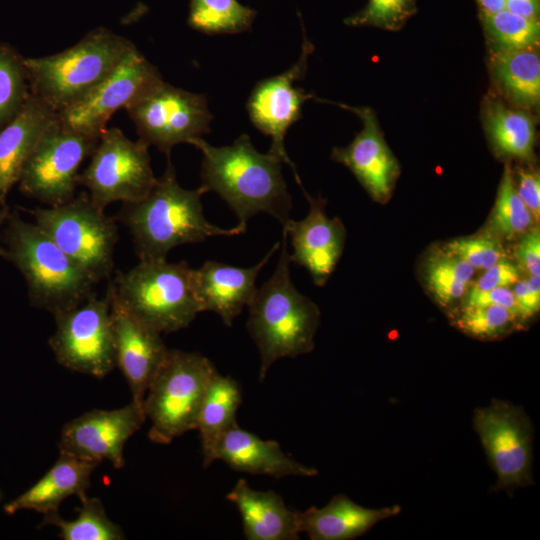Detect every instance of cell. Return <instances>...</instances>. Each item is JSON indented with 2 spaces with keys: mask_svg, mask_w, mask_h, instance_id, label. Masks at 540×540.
<instances>
[{
  "mask_svg": "<svg viewBox=\"0 0 540 540\" xmlns=\"http://www.w3.org/2000/svg\"><path fill=\"white\" fill-rule=\"evenodd\" d=\"M203 155V193H217L247 227L254 215L266 213L282 227L290 219L292 199L282 176V161L267 152L260 153L248 135L242 134L231 145L215 147L202 138L192 143Z\"/></svg>",
  "mask_w": 540,
  "mask_h": 540,
  "instance_id": "cell-1",
  "label": "cell"
},
{
  "mask_svg": "<svg viewBox=\"0 0 540 540\" xmlns=\"http://www.w3.org/2000/svg\"><path fill=\"white\" fill-rule=\"evenodd\" d=\"M167 158L164 174L156 178L148 194L136 202L123 203L115 218L129 229L139 260L165 259L174 247L246 231L247 227L238 224L224 229L208 222L201 202L203 191L181 187Z\"/></svg>",
  "mask_w": 540,
  "mask_h": 540,
  "instance_id": "cell-2",
  "label": "cell"
},
{
  "mask_svg": "<svg viewBox=\"0 0 540 540\" xmlns=\"http://www.w3.org/2000/svg\"><path fill=\"white\" fill-rule=\"evenodd\" d=\"M287 234L272 276L257 288L249 308L247 331L260 354L259 379L281 358H295L314 348L319 325L317 306L291 281Z\"/></svg>",
  "mask_w": 540,
  "mask_h": 540,
  "instance_id": "cell-3",
  "label": "cell"
},
{
  "mask_svg": "<svg viewBox=\"0 0 540 540\" xmlns=\"http://www.w3.org/2000/svg\"><path fill=\"white\" fill-rule=\"evenodd\" d=\"M3 258L23 275L30 303L53 316L88 299L97 284L35 223L9 212Z\"/></svg>",
  "mask_w": 540,
  "mask_h": 540,
  "instance_id": "cell-4",
  "label": "cell"
},
{
  "mask_svg": "<svg viewBox=\"0 0 540 540\" xmlns=\"http://www.w3.org/2000/svg\"><path fill=\"white\" fill-rule=\"evenodd\" d=\"M134 48L126 37L94 28L66 50L24 59L30 93L57 114L92 91Z\"/></svg>",
  "mask_w": 540,
  "mask_h": 540,
  "instance_id": "cell-5",
  "label": "cell"
},
{
  "mask_svg": "<svg viewBox=\"0 0 540 540\" xmlns=\"http://www.w3.org/2000/svg\"><path fill=\"white\" fill-rule=\"evenodd\" d=\"M192 272L186 261L139 260L129 271L117 273L107 293L111 300L156 331L176 332L202 312Z\"/></svg>",
  "mask_w": 540,
  "mask_h": 540,
  "instance_id": "cell-6",
  "label": "cell"
},
{
  "mask_svg": "<svg viewBox=\"0 0 540 540\" xmlns=\"http://www.w3.org/2000/svg\"><path fill=\"white\" fill-rule=\"evenodd\" d=\"M216 372L213 363L199 353L168 350L143 402L145 417L151 422L150 441L169 444L196 429L206 389Z\"/></svg>",
  "mask_w": 540,
  "mask_h": 540,
  "instance_id": "cell-7",
  "label": "cell"
},
{
  "mask_svg": "<svg viewBox=\"0 0 540 540\" xmlns=\"http://www.w3.org/2000/svg\"><path fill=\"white\" fill-rule=\"evenodd\" d=\"M28 212L35 224L94 281L110 277L118 240L116 220L96 206L87 192L64 204Z\"/></svg>",
  "mask_w": 540,
  "mask_h": 540,
  "instance_id": "cell-8",
  "label": "cell"
},
{
  "mask_svg": "<svg viewBox=\"0 0 540 540\" xmlns=\"http://www.w3.org/2000/svg\"><path fill=\"white\" fill-rule=\"evenodd\" d=\"M149 146L129 139L119 128H106L78 176L92 202L101 209L121 201L136 202L145 197L156 181Z\"/></svg>",
  "mask_w": 540,
  "mask_h": 540,
  "instance_id": "cell-9",
  "label": "cell"
},
{
  "mask_svg": "<svg viewBox=\"0 0 540 540\" xmlns=\"http://www.w3.org/2000/svg\"><path fill=\"white\" fill-rule=\"evenodd\" d=\"M98 141L63 126L55 115L23 167L19 190L49 207L70 201L79 184V168Z\"/></svg>",
  "mask_w": 540,
  "mask_h": 540,
  "instance_id": "cell-10",
  "label": "cell"
},
{
  "mask_svg": "<svg viewBox=\"0 0 540 540\" xmlns=\"http://www.w3.org/2000/svg\"><path fill=\"white\" fill-rule=\"evenodd\" d=\"M56 328L49 339L63 367L103 378L116 367L114 332L108 294H92L83 303L54 316Z\"/></svg>",
  "mask_w": 540,
  "mask_h": 540,
  "instance_id": "cell-11",
  "label": "cell"
},
{
  "mask_svg": "<svg viewBox=\"0 0 540 540\" xmlns=\"http://www.w3.org/2000/svg\"><path fill=\"white\" fill-rule=\"evenodd\" d=\"M473 428L497 476L494 491L511 493L517 488L534 484V429L522 407L493 399L489 405L474 411Z\"/></svg>",
  "mask_w": 540,
  "mask_h": 540,
  "instance_id": "cell-12",
  "label": "cell"
},
{
  "mask_svg": "<svg viewBox=\"0 0 540 540\" xmlns=\"http://www.w3.org/2000/svg\"><path fill=\"white\" fill-rule=\"evenodd\" d=\"M125 110L136 127L139 140L155 146L167 157L174 146L191 144L208 134L213 119L203 94L164 81Z\"/></svg>",
  "mask_w": 540,
  "mask_h": 540,
  "instance_id": "cell-13",
  "label": "cell"
},
{
  "mask_svg": "<svg viewBox=\"0 0 540 540\" xmlns=\"http://www.w3.org/2000/svg\"><path fill=\"white\" fill-rule=\"evenodd\" d=\"M163 81L157 67L134 48L85 97L56 114L65 127L99 138L111 116L126 109Z\"/></svg>",
  "mask_w": 540,
  "mask_h": 540,
  "instance_id": "cell-14",
  "label": "cell"
},
{
  "mask_svg": "<svg viewBox=\"0 0 540 540\" xmlns=\"http://www.w3.org/2000/svg\"><path fill=\"white\" fill-rule=\"evenodd\" d=\"M312 51L313 45L304 34L301 54L295 64L279 75L259 81L246 104L253 125L271 138L268 152L292 168L300 186V178L286 152L284 140L288 129L301 118L304 102L312 98L311 94L295 86V82L306 73Z\"/></svg>",
  "mask_w": 540,
  "mask_h": 540,
  "instance_id": "cell-15",
  "label": "cell"
},
{
  "mask_svg": "<svg viewBox=\"0 0 540 540\" xmlns=\"http://www.w3.org/2000/svg\"><path fill=\"white\" fill-rule=\"evenodd\" d=\"M146 420L134 402L112 409H93L67 422L60 434L59 453L98 462L109 461L115 469L125 465L123 451L128 439Z\"/></svg>",
  "mask_w": 540,
  "mask_h": 540,
  "instance_id": "cell-16",
  "label": "cell"
},
{
  "mask_svg": "<svg viewBox=\"0 0 540 540\" xmlns=\"http://www.w3.org/2000/svg\"><path fill=\"white\" fill-rule=\"evenodd\" d=\"M109 299L116 366L129 385L132 402L143 409L147 389L169 349L160 332L136 319L110 297Z\"/></svg>",
  "mask_w": 540,
  "mask_h": 540,
  "instance_id": "cell-17",
  "label": "cell"
},
{
  "mask_svg": "<svg viewBox=\"0 0 540 540\" xmlns=\"http://www.w3.org/2000/svg\"><path fill=\"white\" fill-rule=\"evenodd\" d=\"M310 209L307 216L295 221L289 219L283 231L290 238L293 252L290 261L304 267L316 285H323L338 263L345 242L342 222L330 219L324 211V200L312 198L302 189Z\"/></svg>",
  "mask_w": 540,
  "mask_h": 540,
  "instance_id": "cell-18",
  "label": "cell"
},
{
  "mask_svg": "<svg viewBox=\"0 0 540 540\" xmlns=\"http://www.w3.org/2000/svg\"><path fill=\"white\" fill-rule=\"evenodd\" d=\"M338 105L357 114L363 128L348 146L335 147L332 158L348 167L374 200L385 202L394 188L399 166L384 141L376 115L369 108Z\"/></svg>",
  "mask_w": 540,
  "mask_h": 540,
  "instance_id": "cell-19",
  "label": "cell"
},
{
  "mask_svg": "<svg viewBox=\"0 0 540 540\" xmlns=\"http://www.w3.org/2000/svg\"><path fill=\"white\" fill-rule=\"evenodd\" d=\"M280 247L276 242L256 265L236 267L218 261H206L193 269L192 279L201 311H212L231 327L235 318L251 302L258 274Z\"/></svg>",
  "mask_w": 540,
  "mask_h": 540,
  "instance_id": "cell-20",
  "label": "cell"
},
{
  "mask_svg": "<svg viewBox=\"0 0 540 540\" xmlns=\"http://www.w3.org/2000/svg\"><path fill=\"white\" fill-rule=\"evenodd\" d=\"M215 457L233 470L276 479L286 476L311 477L318 474L314 467L306 466L285 454L276 441L263 440L238 424L223 435L217 445Z\"/></svg>",
  "mask_w": 540,
  "mask_h": 540,
  "instance_id": "cell-21",
  "label": "cell"
},
{
  "mask_svg": "<svg viewBox=\"0 0 540 540\" xmlns=\"http://www.w3.org/2000/svg\"><path fill=\"white\" fill-rule=\"evenodd\" d=\"M294 512L298 531L307 533L311 540H350L362 536L377 523L397 516L401 507L366 508L345 494H337L322 508Z\"/></svg>",
  "mask_w": 540,
  "mask_h": 540,
  "instance_id": "cell-22",
  "label": "cell"
},
{
  "mask_svg": "<svg viewBox=\"0 0 540 540\" xmlns=\"http://www.w3.org/2000/svg\"><path fill=\"white\" fill-rule=\"evenodd\" d=\"M55 115L30 93L20 111L0 128V207H7L9 191Z\"/></svg>",
  "mask_w": 540,
  "mask_h": 540,
  "instance_id": "cell-23",
  "label": "cell"
},
{
  "mask_svg": "<svg viewBox=\"0 0 540 540\" xmlns=\"http://www.w3.org/2000/svg\"><path fill=\"white\" fill-rule=\"evenodd\" d=\"M98 462L59 453L54 465L33 486L5 505L7 514L34 510L43 515L58 512L63 500L70 496H86Z\"/></svg>",
  "mask_w": 540,
  "mask_h": 540,
  "instance_id": "cell-24",
  "label": "cell"
},
{
  "mask_svg": "<svg viewBox=\"0 0 540 540\" xmlns=\"http://www.w3.org/2000/svg\"><path fill=\"white\" fill-rule=\"evenodd\" d=\"M226 498L237 507L241 515L246 539H299L295 512L287 507L276 492L254 490L241 478Z\"/></svg>",
  "mask_w": 540,
  "mask_h": 540,
  "instance_id": "cell-25",
  "label": "cell"
},
{
  "mask_svg": "<svg viewBox=\"0 0 540 540\" xmlns=\"http://www.w3.org/2000/svg\"><path fill=\"white\" fill-rule=\"evenodd\" d=\"M242 402V390L231 376L214 374L206 389L196 429L201 440L203 464L216 460V448L223 435L237 424L236 413Z\"/></svg>",
  "mask_w": 540,
  "mask_h": 540,
  "instance_id": "cell-26",
  "label": "cell"
},
{
  "mask_svg": "<svg viewBox=\"0 0 540 540\" xmlns=\"http://www.w3.org/2000/svg\"><path fill=\"white\" fill-rule=\"evenodd\" d=\"M494 75L505 95L522 108L535 107L540 99V58L536 46L493 50Z\"/></svg>",
  "mask_w": 540,
  "mask_h": 540,
  "instance_id": "cell-27",
  "label": "cell"
},
{
  "mask_svg": "<svg viewBox=\"0 0 540 540\" xmlns=\"http://www.w3.org/2000/svg\"><path fill=\"white\" fill-rule=\"evenodd\" d=\"M484 119L487 133L499 153L523 160L533 158L535 125L527 112L489 101Z\"/></svg>",
  "mask_w": 540,
  "mask_h": 540,
  "instance_id": "cell-28",
  "label": "cell"
},
{
  "mask_svg": "<svg viewBox=\"0 0 540 540\" xmlns=\"http://www.w3.org/2000/svg\"><path fill=\"white\" fill-rule=\"evenodd\" d=\"M78 516L73 520L63 519L58 512L45 514L40 526H54L59 537L64 540H122V528L108 518L100 499L88 497L80 499Z\"/></svg>",
  "mask_w": 540,
  "mask_h": 540,
  "instance_id": "cell-29",
  "label": "cell"
},
{
  "mask_svg": "<svg viewBox=\"0 0 540 540\" xmlns=\"http://www.w3.org/2000/svg\"><path fill=\"white\" fill-rule=\"evenodd\" d=\"M256 11L237 0H190L188 25L212 34H236L248 30Z\"/></svg>",
  "mask_w": 540,
  "mask_h": 540,
  "instance_id": "cell-30",
  "label": "cell"
},
{
  "mask_svg": "<svg viewBox=\"0 0 540 540\" xmlns=\"http://www.w3.org/2000/svg\"><path fill=\"white\" fill-rule=\"evenodd\" d=\"M474 273L466 261L441 249L428 258L425 280L434 299L448 307L467 292Z\"/></svg>",
  "mask_w": 540,
  "mask_h": 540,
  "instance_id": "cell-31",
  "label": "cell"
},
{
  "mask_svg": "<svg viewBox=\"0 0 540 540\" xmlns=\"http://www.w3.org/2000/svg\"><path fill=\"white\" fill-rule=\"evenodd\" d=\"M536 224L530 210L519 197L509 165H506L489 220V232L512 240L527 233Z\"/></svg>",
  "mask_w": 540,
  "mask_h": 540,
  "instance_id": "cell-32",
  "label": "cell"
},
{
  "mask_svg": "<svg viewBox=\"0 0 540 540\" xmlns=\"http://www.w3.org/2000/svg\"><path fill=\"white\" fill-rule=\"evenodd\" d=\"M485 35L493 50H513L537 46L540 25L518 14L502 9L479 14Z\"/></svg>",
  "mask_w": 540,
  "mask_h": 540,
  "instance_id": "cell-33",
  "label": "cell"
},
{
  "mask_svg": "<svg viewBox=\"0 0 540 540\" xmlns=\"http://www.w3.org/2000/svg\"><path fill=\"white\" fill-rule=\"evenodd\" d=\"M24 57L0 42V128L22 108L30 95Z\"/></svg>",
  "mask_w": 540,
  "mask_h": 540,
  "instance_id": "cell-34",
  "label": "cell"
},
{
  "mask_svg": "<svg viewBox=\"0 0 540 540\" xmlns=\"http://www.w3.org/2000/svg\"><path fill=\"white\" fill-rule=\"evenodd\" d=\"M452 325L471 337L494 340L503 337L524 324L508 309L499 305L461 308Z\"/></svg>",
  "mask_w": 540,
  "mask_h": 540,
  "instance_id": "cell-35",
  "label": "cell"
},
{
  "mask_svg": "<svg viewBox=\"0 0 540 540\" xmlns=\"http://www.w3.org/2000/svg\"><path fill=\"white\" fill-rule=\"evenodd\" d=\"M416 12V0H368L362 10L347 17L344 23L395 31L401 29Z\"/></svg>",
  "mask_w": 540,
  "mask_h": 540,
  "instance_id": "cell-36",
  "label": "cell"
},
{
  "mask_svg": "<svg viewBox=\"0 0 540 540\" xmlns=\"http://www.w3.org/2000/svg\"><path fill=\"white\" fill-rule=\"evenodd\" d=\"M442 249L463 259L475 270H486L506 258L499 238L489 231L475 236L454 239Z\"/></svg>",
  "mask_w": 540,
  "mask_h": 540,
  "instance_id": "cell-37",
  "label": "cell"
},
{
  "mask_svg": "<svg viewBox=\"0 0 540 540\" xmlns=\"http://www.w3.org/2000/svg\"><path fill=\"white\" fill-rule=\"evenodd\" d=\"M499 305L514 315L524 324L525 320L522 316L521 309L519 308L512 290L508 287H498L488 291H473L469 290L467 296L464 299L462 308L484 306V305Z\"/></svg>",
  "mask_w": 540,
  "mask_h": 540,
  "instance_id": "cell-38",
  "label": "cell"
},
{
  "mask_svg": "<svg viewBox=\"0 0 540 540\" xmlns=\"http://www.w3.org/2000/svg\"><path fill=\"white\" fill-rule=\"evenodd\" d=\"M519 274V268L504 258L486 269L470 290L481 292L508 287L519 280Z\"/></svg>",
  "mask_w": 540,
  "mask_h": 540,
  "instance_id": "cell-39",
  "label": "cell"
},
{
  "mask_svg": "<svg viewBox=\"0 0 540 540\" xmlns=\"http://www.w3.org/2000/svg\"><path fill=\"white\" fill-rule=\"evenodd\" d=\"M515 189L536 223L540 218V177L536 171L517 168Z\"/></svg>",
  "mask_w": 540,
  "mask_h": 540,
  "instance_id": "cell-40",
  "label": "cell"
},
{
  "mask_svg": "<svg viewBox=\"0 0 540 540\" xmlns=\"http://www.w3.org/2000/svg\"><path fill=\"white\" fill-rule=\"evenodd\" d=\"M515 255L521 267L532 276L540 275V232L533 227L523 236Z\"/></svg>",
  "mask_w": 540,
  "mask_h": 540,
  "instance_id": "cell-41",
  "label": "cell"
},
{
  "mask_svg": "<svg viewBox=\"0 0 540 540\" xmlns=\"http://www.w3.org/2000/svg\"><path fill=\"white\" fill-rule=\"evenodd\" d=\"M513 285L514 288L512 292L526 322L532 318L540 308L539 276L530 275L527 280H518Z\"/></svg>",
  "mask_w": 540,
  "mask_h": 540,
  "instance_id": "cell-42",
  "label": "cell"
},
{
  "mask_svg": "<svg viewBox=\"0 0 540 540\" xmlns=\"http://www.w3.org/2000/svg\"><path fill=\"white\" fill-rule=\"evenodd\" d=\"M503 9L526 19L539 22L540 0H505Z\"/></svg>",
  "mask_w": 540,
  "mask_h": 540,
  "instance_id": "cell-43",
  "label": "cell"
},
{
  "mask_svg": "<svg viewBox=\"0 0 540 540\" xmlns=\"http://www.w3.org/2000/svg\"><path fill=\"white\" fill-rule=\"evenodd\" d=\"M479 14H488L500 11L504 8L505 0H476Z\"/></svg>",
  "mask_w": 540,
  "mask_h": 540,
  "instance_id": "cell-44",
  "label": "cell"
},
{
  "mask_svg": "<svg viewBox=\"0 0 540 540\" xmlns=\"http://www.w3.org/2000/svg\"><path fill=\"white\" fill-rule=\"evenodd\" d=\"M9 212L10 211H9L8 207H5V208L1 207L0 208V228L4 223H6ZM4 251L5 250H4L3 244L1 243V238H0V256L3 257Z\"/></svg>",
  "mask_w": 540,
  "mask_h": 540,
  "instance_id": "cell-45",
  "label": "cell"
}]
</instances>
